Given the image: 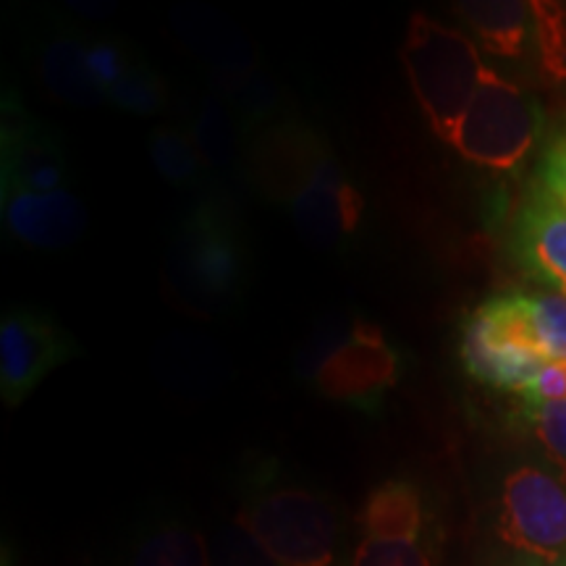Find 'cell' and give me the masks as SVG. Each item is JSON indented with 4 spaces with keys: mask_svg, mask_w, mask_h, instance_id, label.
I'll return each instance as SVG.
<instances>
[{
    "mask_svg": "<svg viewBox=\"0 0 566 566\" xmlns=\"http://www.w3.org/2000/svg\"><path fill=\"white\" fill-rule=\"evenodd\" d=\"M258 174L268 192L286 202L307 242L334 247L363 221V195L346 181L323 142L302 126L268 134L258 153Z\"/></svg>",
    "mask_w": 566,
    "mask_h": 566,
    "instance_id": "1",
    "label": "cell"
},
{
    "mask_svg": "<svg viewBox=\"0 0 566 566\" xmlns=\"http://www.w3.org/2000/svg\"><path fill=\"white\" fill-rule=\"evenodd\" d=\"M247 263L237 221L221 205L205 202L179 226L168 252V286L189 313L221 315L242 300Z\"/></svg>",
    "mask_w": 566,
    "mask_h": 566,
    "instance_id": "2",
    "label": "cell"
},
{
    "mask_svg": "<svg viewBox=\"0 0 566 566\" xmlns=\"http://www.w3.org/2000/svg\"><path fill=\"white\" fill-rule=\"evenodd\" d=\"M401 59L430 129L449 142L488 71L478 45L441 21L415 13Z\"/></svg>",
    "mask_w": 566,
    "mask_h": 566,
    "instance_id": "3",
    "label": "cell"
},
{
    "mask_svg": "<svg viewBox=\"0 0 566 566\" xmlns=\"http://www.w3.org/2000/svg\"><path fill=\"white\" fill-rule=\"evenodd\" d=\"M239 525L275 566H334L336 512L310 488L263 485L244 501Z\"/></svg>",
    "mask_w": 566,
    "mask_h": 566,
    "instance_id": "4",
    "label": "cell"
},
{
    "mask_svg": "<svg viewBox=\"0 0 566 566\" xmlns=\"http://www.w3.org/2000/svg\"><path fill=\"white\" fill-rule=\"evenodd\" d=\"M459 354L478 384L520 394L548 363L537 346L527 292L495 294L478 304L462 325Z\"/></svg>",
    "mask_w": 566,
    "mask_h": 566,
    "instance_id": "5",
    "label": "cell"
},
{
    "mask_svg": "<svg viewBox=\"0 0 566 566\" xmlns=\"http://www.w3.org/2000/svg\"><path fill=\"white\" fill-rule=\"evenodd\" d=\"M541 132V103L488 69L449 145L464 160L509 171L533 153Z\"/></svg>",
    "mask_w": 566,
    "mask_h": 566,
    "instance_id": "6",
    "label": "cell"
},
{
    "mask_svg": "<svg viewBox=\"0 0 566 566\" xmlns=\"http://www.w3.org/2000/svg\"><path fill=\"white\" fill-rule=\"evenodd\" d=\"M495 527L522 562L562 564L566 558V480L535 462L512 467L501 483Z\"/></svg>",
    "mask_w": 566,
    "mask_h": 566,
    "instance_id": "7",
    "label": "cell"
},
{
    "mask_svg": "<svg viewBox=\"0 0 566 566\" xmlns=\"http://www.w3.org/2000/svg\"><path fill=\"white\" fill-rule=\"evenodd\" d=\"M352 566H436L420 488L409 480H386L367 495Z\"/></svg>",
    "mask_w": 566,
    "mask_h": 566,
    "instance_id": "8",
    "label": "cell"
},
{
    "mask_svg": "<svg viewBox=\"0 0 566 566\" xmlns=\"http://www.w3.org/2000/svg\"><path fill=\"white\" fill-rule=\"evenodd\" d=\"M401 375V354L378 325L357 321L315 370L317 391L334 401L375 412Z\"/></svg>",
    "mask_w": 566,
    "mask_h": 566,
    "instance_id": "9",
    "label": "cell"
},
{
    "mask_svg": "<svg viewBox=\"0 0 566 566\" xmlns=\"http://www.w3.org/2000/svg\"><path fill=\"white\" fill-rule=\"evenodd\" d=\"M76 344L55 317L40 310L13 307L0 323V396L19 407L55 367L69 363Z\"/></svg>",
    "mask_w": 566,
    "mask_h": 566,
    "instance_id": "10",
    "label": "cell"
},
{
    "mask_svg": "<svg viewBox=\"0 0 566 566\" xmlns=\"http://www.w3.org/2000/svg\"><path fill=\"white\" fill-rule=\"evenodd\" d=\"M512 250L533 279L566 294V205L535 187L516 210Z\"/></svg>",
    "mask_w": 566,
    "mask_h": 566,
    "instance_id": "11",
    "label": "cell"
},
{
    "mask_svg": "<svg viewBox=\"0 0 566 566\" xmlns=\"http://www.w3.org/2000/svg\"><path fill=\"white\" fill-rule=\"evenodd\" d=\"M3 223L19 244L32 250H63L80 242L87 229V210L66 189L61 192H21L3 189Z\"/></svg>",
    "mask_w": 566,
    "mask_h": 566,
    "instance_id": "12",
    "label": "cell"
},
{
    "mask_svg": "<svg viewBox=\"0 0 566 566\" xmlns=\"http://www.w3.org/2000/svg\"><path fill=\"white\" fill-rule=\"evenodd\" d=\"M69 181V158L61 139L27 118H6L3 189L61 192Z\"/></svg>",
    "mask_w": 566,
    "mask_h": 566,
    "instance_id": "13",
    "label": "cell"
},
{
    "mask_svg": "<svg viewBox=\"0 0 566 566\" xmlns=\"http://www.w3.org/2000/svg\"><path fill=\"white\" fill-rule=\"evenodd\" d=\"M176 24H179V34L189 42V48L221 76L223 87L229 92L237 90L258 71L254 66L258 61H254L244 34L223 17L208 11H181Z\"/></svg>",
    "mask_w": 566,
    "mask_h": 566,
    "instance_id": "14",
    "label": "cell"
},
{
    "mask_svg": "<svg viewBox=\"0 0 566 566\" xmlns=\"http://www.w3.org/2000/svg\"><path fill=\"white\" fill-rule=\"evenodd\" d=\"M38 76L51 97L71 108H95L105 103V92L87 66V45L74 34L59 32L38 51Z\"/></svg>",
    "mask_w": 566,
    "mask_h": 566,
    "instance_id": "15",
    "label": "cell"
},
{
    "mask_svg": "<svg viewBox=\"0 0 566 566\" xmlns=\"http://www.w3.org/2000/svg\"><path fill=\"white\" fill-rule=\"evenodd\" d=\"M457 13L478 34L488 51L516 59L535 30V6L530 3H459Z\"/></svg>",
    "mask_w": 566,
    "mask_h": 566,
    "instance_id": "16",
    "label": "cell"
},
{
    "mask_svg": "<svg viewBox=\"0 0 566 566\" xmlns=\"http://www.w3.org/2000/svg\"><path fill=\"white\" fill-rule=\"evenodd\" d=\"M126 566H212V554L200 530L160 522L134 543Z\"/></svg>",
    "mask_w": 566,
    "mask_h": 566,
    "instance_id": "17",
    "label": "cell"
},
{
    "mask_svg": "<svg viewBox=\"0 0 566 566\" xmlns=\"http://www.w3.org/2000/svg\"><path fill=\"white\" fill-rule=\"evenodd\" d=\"M150 158L160 179L171 187H195L205 168L192 134L179 126H158L150 134Z\"/></svg>",
    "mask_w": 566,
    "mask_h": 566,
    "instance_id": "18",
    "label": "cell"
},
{
    "mask_svg": "<svg viewBox=\"0 0 566 566\" xmlns=\"http://www.w3.org/2000/svg\"><path fill=\"white\" fill-rule=\"evenodd\" d=\"M192 139L197 150L202 155V163L216 171H226L233 166L239 155V137L237 126L226 108L212 97H205L197 113V122L192 129Z\"/></svg>",
    "mask_w": 566,
    "mask_h": 566,
    "instance_id": "19",
    "label": "cell"
},
{
    "mask_svg": "<svg viewBox=\"0 0 566 566\" xmlns=\"http://www.w3.org/2000/svg\"><path fill=\"white\" fill-rule=\"evenodd\" d=\"M108 103L124 113H134V116H153L166 105V84L158 71L150 66V61L134 51L126 74L108 92Z\"/></svg>",
    "mask_w": 566,
    "mask_h": 566,
    "instance_id": "20",
    "label": "cell"
},
{
    "mask_svg": "<svg viewBox=\"0 0 566 566\" xmlns=\"http://www.w3.org/2000/svg\"><path fill=\"white\" fill-rule=\"evenodd\" d=\"M527 304L541 354L548 363H566V294L556 289L527 292Z\"/></svg>",
    "mask_w": 566,
    "mask_h": 566,
    "instance_id": "21",
    "label": "cell"
},
{
    "mask_svg": "<svg viewBox=\"0 0 566 566\" xmlns=\"http://www.w3.org/2000/svg\"><path fill=\"white\" fill-rule=\"evenodd\" d=\"M516 420L535 438V443L541 446L548 462L566 480V401L537 407L522 405L520 412H516Z\"/></svg>",
    "mask_w": 566,
    "mask_h": 566,
    "instance_id": "22",
    "label": "cell"
},
{
    "mask_svg": "<svg viewBox=\"0 0 566 566\" xmlns=\"http://www.w3.org/2000/svg\"><path fill=\"white\" fill-rule=\"evenodd\" d=\"M134 51L118 40H95L87 45V66L90 74L95 76V82L101 84L105 92V101H108V92L116 87L118 80L129 69Z\"/></svg>",
    "mask_w": 566,
    "mask_h": 566,
    "instance_id": "23",
    "label": "cell"
},
{
    "mask_svg": "<svg viewBox=\"0 0 566 566\" xmlns=\"http://www.w3.org/2000/svg\"><path fill=\"white\" fill-rule=\"evenodd\" d=\"M212 566H275L263 548L252 541L242 525L226 530L218 537V551L212 556Z\"/></svg>",
    "mask_w": 566,
    "mask_h": 566,
    "instance_id": "24",
    "label": "cell"
},
{
    "mask_svg": "<svg viewBox=\"0 0 566 566\" xmlns=\"http://www.w3.org/2000/svg\"><path fill=\"white\" fill-rule=\"evenodd\" d=\"M535 187L566 205V126L548 142L546 153L541 158V168H537Z\"/></svg>",
    "mask_w": 566,
    "mask_h": 566,
    "instance_id": "25",
    "label": "cell"
},
{
    "mask_svg": "<svg viewBox=\"0 0 566 566\" xmlns=\"http://www.w3.org/2000/svg\"><path fill=\"white\" fill-rule=\"evenodd\" d=\"M514 566H543V564H533V562H522V558H520V562H516Z\"/></svg>",
    "mask_w": 566,
    "mask_h": 566,
    "instance_id": "26",
    "label": "cell"
},
{
    "mask_svg": "<svg viewBox=\"0 0 566 566\" xmlns=\"http://www.w3.org/2000/svg\"><path fill=\"white\" fill-rule=\"evenodd\" d=\"M558 566H566V558H564V562H562V564H558Z\"/></svg>",
    "mask_w": 566,
    "mask_h": 566,
    "instance_id": "27",
    "label": "cell"
}]
</instances>
